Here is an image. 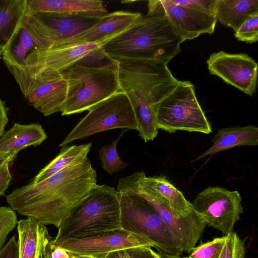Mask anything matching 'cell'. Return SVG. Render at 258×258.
I'll use <instances>...</instances> for the list:
<instances>
[{
  "mask_svg": "<svg viewBox=\"0 0 258 258\" xmlns=\"http://www.w3.org/2000/svg\"><path fill=\"white\" fill-rule=\"evenodd\" d=\"M84 154L48 178L15 189L6 196L19 214L57 228L97 185V174Z\"/></svg>",
  "mask_w": 258,
  "mask_h": 258,
  "instance_id": "1",
  "label": "cell"
},
{
  "mask_svg": "<svg viewBox=\"0 0 258 258\" xmlns=\"http://www.w3.org/2000/svg\"><path fill=\"white\" fill-rule=\"evenodd\" d=\"M117 61L120 87L133 105L139 135L145 142L152 141L158 133L157 106L181 81L174 78L167 64L156 60Z\"/></svg>",
  "mask_w": 258,
  "mask_h": 258,
  "instance_id": "2",
  "label": "cell"
},
{
  "mask_svg": "<svg viewBox=\"0 0 258 258\" xmlns=\"http://www.w3.org/2000/svg\"><path fill=\"white\" fill-rule=\"evenodd\" d=\"M183 40L164 16L142 15L129 29L103 47L106 58L142 59L167 64L180 51Z\"/></svg>",
  "mask_w": 258,
  "mask_h": 258,
  "instance_id": "3",
  "label": "cell"
},
{
  "mask_svg": "<svg viewBox=\"0 0 258 258\" xmlns=\"http://www.w3.org/2000/svg\"><path fill=\"white\" fill-rule=\"evenodd\" d=\"M120 228L118 192L112 187L97 184L61 223L54 240L83 238Z\"/></svg>",
  "mask_w": 258,
  "mask_h": 258,
  "instance_id": "4",
  "label": "cell"
},
{
  "mask_svg": "<svg viewBox=\"0 0 258 258\" xmlns=\"http://www.w3.org/2000/svg\"><path fill=\"white\" fill-rule=\"evenodd\" d=\"M67 92L61 115L88 110L100 102L121 91L118 61L108 59L101 65L76 63L61 72Z\"/></svg>",
  "mask_w": 258,
  "mask_h": 258,
  "instance_id": "5",
  "label": "cell"
},
{
  "mask_svg": "<svg viewBox=\"0 0 258 258\" xmlns=\"http://www.w3.org/2000/svg\"><path fill=\"white\" fill-rule=\"evenodd\" d=\"M116 191L119 195L122 229L150 240L160 254L180 256L182 254L178 241L148 201L131 191Z\"/></svg>",
  "mask_w": 258,
  "mask_h": 258,
  "instance_id": "6",
  "label": "cell"
},
{
  "mask_svg": "<svg viewBox=\"0 0 258 258\" xmlns=\"http://www.w3.org/2000/svg\"><path fill=\"white\" fill-rule=\"evenodd\" d=\"M156 119L158 129L170 133L177 131L206 134L212 132L197 98L194 85L189 81H180L159 103Z\"/></svg>",
  "mask_w": 258,
  "mask_h": 258,
  "instance_id": "7",
  "label": "cell"
},
{
  "mask_svg": "<svg viewBox=\"0 0 258 258\" xmlns=\"http://www.w3.org/2000/svg\"><path fill=\"white\" fill-rule=\"evenodd\" d=\"M117 128L138 131L134 109L128 95L121 91L100 102L88 110L59 145L67 146L74 140Z\"/></svg>",
  "mask_w": 258,
  "mask_h": 258,
  "instance_id": "8",
  "label": "cell"
},
{
  "mask_svg": "<svg viewBox=\"0 0 258 258\" xmlns=\"http://www.w3.org/2000/svg\"><path fill=\"white\" fill-rule=\"evenodd\" d=\"M102 16L27 12L23 24L40 47L48 49L87 31Z\"/></svg>",
  "mask_w": 258,
  "mask_h": 258,
  "instance_id": "9",
  "label": "cell"
},
{
  "mask_svg": "<svg viewBox=\"0 0 258 258\" xmlns=\"http://www.w3.org/2000/svg\"><path fill=\"white\" fill-rule=\"evenodd\" d=\"M124 31L93 42L56 45L48 49H39L31 60L27 73L19 77L17 82L20 83L30 78L41 69H47L61 72L76 63L91 61L93 59H103L106 57L103 47Z\"/></svg>",
  "mask_w": 258,
  "mask_h": 258,
  "instance_id": "10",
  "label": "cell"
},
{
  "mask_svg": "<svg viewBox=\"0 0 258 258\" xmlns=\"http://www.w3.org/2000/svg\"><path fill=\"white\" fill-rule=\"evenodd\" d=\"M191 205L207 225L219 230L224 236L233 232L243 212L238 191L220 186L206 188L197 195Z\"/></svg>",
  "mask_w": 258,
  "mask_h": 258,
  "instance_id": "11",
  "label": "cell"
},
{
  "mask_svg": "<svg viewBox=\"0 0 258 258\" xmlns=\"http://www.w3.org/2000/svg\"><path fill=\"white\" fill-rule=\"evenodd\" d=\"M52 247H61L79 258H104L109 253L121 249L155 245L145 236L121 228L103 234L80 239L51 240Z\"/></svg>",
  "mask_w": 258,
  "mask_h": 258,
  "instance_id": "12",
  "label": "cell"
},
{
  "mask_svg": "<svg viewBox=\"0 0 258 258\" xmlns=\"http://www.w3.org/2000/svg\"><path fill=\"white\" fill-rule=\"evenodd\" d=\"M116 191L134 192L148 201L159 213L162 220L178 241L182 252H190L207 225L193 209L183 215L162 202L119 179Z\"/></svg>",
  "mask_w": 258,
  "mask_h": 258,
  "instance_id": "13",
  "label": "cell"
},
{
  "mask_svg": "<svg viewBox=\"0 0 258 258\" xmlns=\"http://www.w3.org/2000/svg\"><path fill=\"white\" fill-rule=\"evenodd\" d=\"M19 86L29 103L44 116L61 111L67 87L61 72L41 69Z\"/></svg>",
  "mask_w": 258,
  "mask_h": 258,
  "instance_id": "14",
  "label": "cell"
},
{
  "mask_svg": "<svg viewBox=\"0 0 258 258\" xmlns=\"http://www.w3.org/2000/svg\"><path fill=\"white\" fill-rule=\"evenodd\" d=\"M147 6V14L165 17L184 41L214 32L217 21L205 11L175 5L171 0H150Z\"/></svg>",
  "mask_w": 258,
  "mask_h": 258,
  "instance_id": "15",
  "label": "cell"
},
{
  "mask_svg": "<svg viewBox=\"0 0 258 258\" xmlns=\"http://www.w3.org/2000/svg\"><path fill=\"white\" fill-rule=\"evenodd\" d=\"M211 75L252 96L255 91L258 64L245 53L220 51L211 54L207 60Z\"/></svg>",
  "mask_w": 258,
  "mask_h": 258,
  "instance_id": "16",
  "label": "cell"
},
{
  "mask_svg": "<svg viewBox=\"0 0 258 258\" xmlns=\"http://www.w3.org/2000/svg\"><path fill=\"white\" fill-rule=\"evenodd\" d=\"M120 179L162 202L183 215L188 214L192 210L191 203L164 177H147L144 172L137 171Z\"/></svg>",
  "mask_w": 258,
  "mask_h": 258,
  "instance_id": "17",
  "label": "cell"
},
{
  "mask_svg": "<svg viewBox=\"0 0 258 258\" xmlns=\"http://www.w3.org/2000/svg\"><path fill=\"white\" fill-rule=\"evenodd\" d=\"M141 16L142 14L139 12L124 11L107 13L103 16L96 24L87 31L57 45L97 41L115 33L127 30L135 24Z\"/></svg>",
  "mask_w": 258,
  "mask_h": 258,
  "instance_id": "18",
  "label": "cell"
},
{
  "mask_svg": "<svg viewBox=\"0 0 258 258\" xmlns=\"http://www.w3.org/2000/svg\"><path fill=\"white\" fill-rule=\"evenodd\" d=\"M42 49L23 25L3 50L2 57L13 76L25 73L31 58Z\"/></svg>",
  "mask_w": 258,
  "mask_h": 258,
  "instance_id": "19",
  "label": "cell"
},
{
  "mask_svg": "<svg viewBox=\"0 0 258 258\" xmlns=\"http://www.w3.org/2000/svg\"><path fill=\"white\" fill-rule=\"evenodd\" d=\"M17 230L19 258H39L52 239L46 226L33 218L19 220Z\"/></svg>",
  "mask_w": 258,
  "mask_h": 258,
  "instance_id": "20",
  "label": "cell"
},
{
  "mask_svg": "<svg viewBox=\"0 0 258 258\" xmlns=\"http://www.w3.org/2000/svg\"><path fill=\"white\" fill-rule=\"evenodd\" d=\"M27 12L84 14L103 16L107 11L100 0H27Z\"/></svg>",
  "mask_w": 258,
  "mask_h": 258,
  "instance_id": "21",
  "label": "cell"
},
{
  "mask_svg": "<svg viewBox=\"0 0 258 258\" xmlns=\"http://www.w3.org/2000/svg\"><path fill=\"white\" fill-rule=\"evenodd\" d=\"M211 141V147L192 162L237 146H257L258 128L251 124L222 128L218 131Z\"/></svg>",
  "mask_w": 258,
  "mask_h": 258,
  "instance_id": "22",
  "label": "cell"
},
{
  "mask_svg": "<svg viewBox=\"0 0 258 258\" xmlns=\"http://www.w3.org/2000/svg\"><path fill=\"white\" fill-rule=\"evenodd\" d=\"M47 136L36 123L24 125L15 123L0 138V152H18L27 147L40 145Z\"/></svg>",
  "mask_w": 258,
  "mask_h": 258,
  "instance_id": "23",
  "label": "cell"
},
{
  "mask_svg": "<svg viewBox=\"0 0 258 258\" xmlns=\"http://www.w3.org/2000/svg\"><path fill=\"white\" fill-rule=\"evenodd\" d=\"M258 13L257 0H215L214 15L221 24L236 32L251 15Z\"/></svg>",
  "mask_w": 258,
  "mask_h": 258,
  "instance_id": "24",
  "label": "cell"
},
{
  "mask_svg": "<svg viewBox=\"0 0 258 258\" xmlns=\"http://www.w3.org/2000/svg\"><path fill=\"white\" fill-rule=\"evenodd\" d=\"M27 12V0H0V49L10 41Z\"/></svg>",
  "mask_w": 258,
  "mask_h": 258,
  "instance_id": "25",
  "label": "cell"
},
{
  "mask_svg": "<svg viewBox=\"0 0 258 258\" xmlns=\"http://www.w3.org/2000/svg\"><path fill=\"white\" fill-rule=\"evenodd\" d=\"M91 146L92 143H89L61 147L59 154L39 172L31 182L37 183L48 178L79 157L88 154Z\"/></svg>",
  "mask_w": 258,
  "mask_h": 258,
  "instance_id": "26",
  "label": "cell"
},
{
  "mask_svg": "<svg viewBox=\"0 0 258 258\" xmlns=\"http://www.w3.org/2000/svg\"><path fill=\"white\" fill-rule=\"evenodd\" d=\"M123 133L122 132L119 137L111 144L103 146L98 151L102 168L111 175L125 168L129 164L120 159L116 149L117 143Z\"/></svg>",
  "mask_w": 258,
  "mask_h": 258,
  "instance_id": "27",
  "label": "cell"
},
{
  "mask_svg": "<svg viewBox=\"0 0 258 258\" xmlns=\"http://www.w3.org/2000/svg\"><path fill=\"white\" fill-rule=\"evenodd\" d=\"M226 238L227 235L201 243L194 248L188 258H219Z\"/></svg>",
  "mask_w": 258,
  "mask_h": 258,
  "instance_id": "28",
  "label": "cell"
},
{
  "mask_svg": "<svg viewBox=\"0 0 258 258\" xmlns=\"http://www.w3.org/2000/svg\"><path fill=\"white\" fill-rule=\"evenodd\" d=\"M244 241L234 232L227 235V238L219 258H245Z\"/></svg>",
  "mask_w": 258,
  "mask_h": 258,
  "instance_id": "29",
  "label": "cell"
},
{
  "mask_svg": "<svg viewBox=\"0 0 258 258\" xmlns=\"http://www.w3.org/2000/svg\"><path fill=\"white\" fill-rule=\"evenodd\" d=\"M235 37L239 41L252 43L258 40V13L250 16L235 32Z\"/></svg>",
  "mask_w": 258,
  "mask_h": 258,
  "instance_id": "30",
  "label": "cell"
},
{
  "mask_svg": "<svg viewBox=\"0 0 258 258\" xmlns=\"http://www.w3.org/2000/svg\"><path fill=\"white\" fill-rule=\"evenodd\" d=\"M18 222L16 213L11 207H0V251L9 233L14 230Z\"/></svg>",
  "mask_w": 258,
  "mask_h": 258,
  "instance_id": "31",
  "label": "cell"
},
{
  "mask_svg": "<svg viewBox=\"0 0 258 258\" xmlns=\"http://www.w3.org/2000/svg\"><path fill=\"white\" fill-rule=\"evenodd\" d=\"M104 258H158V256L151 247L137 246L113 252Z\"/></svg>",
  "mask_w": 258,
  "mask_h": 258,
  "instance_id": "32",
  "label": "cell"
},
{
  "mask_svg": "<svg viewBox=\"0 0 258 258\" xmlns=\"http://www.w3.org/2000/svg\"><path fill=\"white\" fill-rule=\"evenodd\" d=\"M171 2L175 5L192 7L214 15L215 0H171Z\"/></svg>",
  "mask_w": 258,
  "mask_h": 258,
  "instance_id": "33",
  "label": "cell"
},
{
  "mask_svg": "<svg viewBox=\"0 0 258 258\" xmlns=\"http://www.w3.org/2000/svg\"><path fill=\"white\" fill-rule=\"evenodd\" d=\"M0 258H19L18 246L15 236L11 237L1 249Z\"/></svg>",
  "mask_w": 258,
  "mask_h": 258,
  "instance_id": "34",
  "label": "cell"
},
{
  "mask_svg": "<svg viewBox=\"0 0 258 258\" xmlns=\"http://www.w3.org/2000/svg\"><path fill=\"white\" fill-rule=\"evenodd\" d=\"M10 164L7 163L0 167V197L4 194L12 179L9 169Z\"/></svg>",
  "mask_w": 258,
  "mask_h": 258,
  "instance_id": "35",
  "label": "cell"
},
{
  "mask_svg": "<svg viewBox=\"0 0 258 258\" xmlns=\"http://www.w3.org/2000/svg\"><path fill=\"white\" fill-rule=\"evenodd\" d=\"M7 110L5 102L0 98V138L4 134L5 126L9 121Z\"/></svg>",
  "mask_w": 258,
  "mask_h": 258,
  "instance_id": "36",
  "label": "cell"
},
{
  "mask_svg": "<svg viewBox=\"0 0 258 258\" xmlns=\"http://www.w3.org/2000/svg\"><path fill=\"white\" fill-rule=\"evenodd\" d=\"M50 258H70L69 253L63 248L59 247H52L50 244Z\"/></svg>",
  "mask_w": 258,
  "mask_h": 258,
  "instance_id": "37",
  "label": "cell"
},
{
  "mask_svg": "<svg viewBox=\"0 0 258 258\" xmlns=\"http://www.w3.org/2000/svg\"><path fill=\"white\" fill-rule=\"evenodd\" d=\"M18 152H0V167L7 163H11L17 157Z\"/></svg>",
  "mask_w": 258,
  "mask_h": 258,
  "instance_id": "38",
  "label": "cell"
},
{
  "mask_svg": "<svg viewBox=\"0 0 258 258\" xmlns=\"http://www.w3.org/2000/svg\"><path fill=\"white\" fill-rule=\"evenodd\" d=\"M50 241L46 246L42 254V258H50Z\"/></svg>",
  "mask_w": 258,
  "mask_h": 258,
  "instance_id": "39",
  "label": "cell"
},
{
  "mask_svg": "<svg viewBox=\"0 0 258 258\" xmlns=\"http://www.w3.org/2000/svg\"><path fill=\"white\" fill-rule=\"evenodd\" d=\"M158 258H183V257H180V256H171V255H166L160 254L158 253Z\"/></svg>",
  "mask_w": 258,
  "mask_h": 258,
  "instance_id": "40",
  "label": "cell"
},
{
  "mask_svg": "<svg viewBox=\"0 0 258 258\" xmlns=\"http://www.w3.org/2000/svg\"><path fill=\"white\" fill-rule=\"evenodd\" d=\"M2 51L3 50L0 49V59L2 58Z\"/></svg>",
  "mask_w": 258,
  "mask_h": 258,
  "instance_id": "41",
  "label": "cell"
},
{
  "mask_svg": "<svg viewBox=\"0 0 258 258\" xmlns=\"http://www.w3.org/2000/svg\"><path fill=\"white\" fill-rule=\"evenodd\" d=\"M70 258H79V257H76V256H73V255H71V254H70Z\"/></svg>",
  "mask_w": 258,
  "mask_h": 258,
  "instance_id": "42",
  "label": "cell"
},
{
  "mask_svg": "<svg viewBox=\"0 0 258 258\" xmlns=\"http://www.w3.org/2000/svg\"><path fill=\"white\" fill-rule=\"evenodd\" d=\"M39 258H42V253H41V254L40 255Z\"/></svg>",
  "mask_w": 258,
  "mask_h": 258,
  "instance_id": "43",
  "label": "cell"
},
{
  "mask_svg": "<svg viewBox=\"0 0 258 258\" xmlns=\"http://www.w3.org/2000/svg\"><path fill=\"white\" fill-rule=\"evenodd\" d=\"M183 258H188V257H183Z\"/></svg>",
  "mask_w": 258,
  "mask_h": 258,
  "instance_id": "44",
  "label": "cell"
}]
</instances>
